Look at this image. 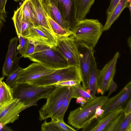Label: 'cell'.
Here are the masks:
<instances>
[{
	"mask_svg": "<svg viewBox=\"0 0 131 131\" xmlns=\"http://www.w3.org/2000/svg\"><path fill=\"white\" fill-rule=\"evenodd\" d=\"M97 19L85 18L78 21L72 35L78 47L93 50L103 31Z\"/></svg>",
	"mask_w": 131,
	"mask_h": 131,
	"instance_id": "1",
	"label": "cell"
},
{
	"mask_svg": "<svg viewBox=\"0 0 131 131\" xmlns=\"http://www.w3.org/2000/svg\"><path fill=\"white\" fill-rule=\"evenodd\" d=\"M107 96L96 97L91 101L70 111L68 122L75 128H86L95 118H98L95 114L97 108L102 107L108 100Z\"/></svg>",
	"mask_w": 131,
	"mask_h": 131,
	"instance_id": "2",
	"label": "cell"
},
{
	"mask_svg": "<svg viewBox=\"0 0 131 131\" xmlns=\"http://www.w3.org/2000/svg\"><path fill=\"white\" fill-rule=\"evenodd\" d=\"M56 88L54 85L39 86L28 83L16 84L12 87L14 98L19 99L26 108L37 106L39 100L46 99L49 94Z\"/></svg>",
	"mask_w": 131,
	"mask_h": 131,
	"instance_id": "3",
	"label": "cell"
},
{
	"mask_svg": "<svg viewBox=\"0 0 131 131\" xmlns=\"http://www.w3.org/2000/svg\"><path fill=\"white\" fill-rule=\"evenodd\" d=\"M28 58L32 61L53 69H59L69 66L57 47L36 45L34 52Z\"/></svg>",
	"mask_w": 131,
	"mask_h": 131,
	"instance_id": "4",
	"label": "cell"
},
{
	"mask_svg": "<svg viewBox=\"0 0 131 131\" xmlns=\"http://www.w3.org/2000/svg\"><path fill=\"white\" fill-rule=\"evenodd\" d=\"M67 80L75 81L81 83V77L79 66H69L56 69L28 83L37 86H45Z\"/></svg>",
	"mask_w": 131,
	"mask_h": 131,
	"instance_id": "5",
	"label": "cell"
},
{
	"mask_svg": "<svg viewBox=\"0 0 131 131\" xmlns=\"http://www.w3.org/2000/svg\"><path fill=\"white\" fill-rule=\"evenodd\" d=\"M70 88H57L49 94L46 103L39 111L40 121L54 117L62 105Z\"/></svg>",
	"mask_w": 131,
	"mask_h": 131,
	"instance_id": "6",
	"label": "cell"
},
{
	"mask_svg": "<svg viewBox=\"0 0 131 131\" xmlns=\"http://www.w3.org/2000/svg\"><path fill=\"white\" fill-rule=\"evenodd\" d=\"M57 39V48L66 60L69 65L79 66L80 52L72 35L58 37Z\"/></svg>",
	"mask_w": 131,
	"mask_h": 131,
	"instance_id": "7",
	"label": "cell"
},
{
	"mask_svg": "<svg viewBox=\"0 0 131 131\" xmlns=\"http://www.w3.org/2000/svg\"><path fill=\"white\" fill-rule=\"evenodd\" d=\"M119 57V52H116L112 59L99 70L96 91L98 94L103 95L108 90L115 74L117 62Z\"/></svg>",
	"mask_w": 131,
	"mask_h": 131,
	"instance_id": "8",
	"label": "cell"
},
{
	"mask_svg": "<svg viewBox=\"0 0 131 131\" xmlns=\"http://www.w3.org/2000/svg\"><path fill=\"white\" fill-rule=\"evenodd\" d=\"M59 9L69 30L73 31L78 22L77 0H48Z\"/></svg>",
	"mask_w": 131,
	"mask_h": 131,
	"instance_id": "9",
	"label": "cell"
},
{
	"mask_svg": "<svg viewBox=\"0 0 131 131\" xmlns=\"http://www.w3.org/2000/svg\"><path fill=\"white\" fill-rule=\"evenodd\" d=\"M24 37L36 45L57 47L56 37L37 25L31 26Z\"/></svg>",
	"mask_w": 131,
	"mask_h": 131,
	"instance_id": "10",
	"label": "cell"
},
{
	"mask_svg": "<svg viewBox=\"0 0 131 131\" xmlns=\"http://www.w3.org/2000/svg\"><path fill=\"white\" fill-rule=\"evenodd\" d=\"M56 70L47 68L38 63H33L23 69L20 72L17 79L16 84L29 83Z\"/></svg>",
	"mask_w": 131,
	"mask_h": 131,
	"instance_id": "11",
	"label": "cell"
},
{
	"mask_svg": "<svg viewBox=\"0 0 131 131\" xmlns=\"http://www.w3.org/2000/svg\"><path fill=\"white\" fill-rule=\"evenodd\" d=\"M26 108L24 104L16 98L0 107V125L4 126L19 118V114Z\"/></svg>",
	"mask_w": 131,
	"mask_h": 131,
	"instance_id": "12",
	"label": "cell"
},
{
	"mask_svg": "<svg viewBox=\"0 0 131 131\" xmlns=\"http://www.w3.org/2000/svg\"><path fill=\"white\" fill-rule=\"evenodd\" d=\"M131 82H128L116 95L108 99L102 107L104 112L99 118V120L122 106V105L130 97Z\"/></svg>",
	"mask_w": 131,
	"mask_h": 131,
	"instance_id": "13",
	"label": "cell"
},
{
	"mask_svg": "<svg viewBox=\"0 0 131 131\" xmlns=\"http://www.w3.org/2000/svg\"><path fill=\"white\" fill-rule=\"evenodd\" d=\"M18 37H14L10 40L5 61L2 67L3 76L8 77L18 67L19 60L21 57L17 56V47Z\"/></svg>",
	"mask_w": 131,
	"mask_h": 131,
	"instance_id": "14",
	"label": "cell"
},
{
	"mask_svg": "<svg viewBox=\"0 0 131 131\" xmlns=\"http://www.w3.org/2000/svg\"><path fill=\"white\" fill-rule=\"evenodd\" d=\"M29 0L35 19V25L38 26L54 35L46 18L48 15L46 9L44 0Z\"/></svg>",
	"mask_w": 131,
	"mask_h": 131,
	"instance_id": "15",
	"label": "cell"
},
{
	"mask_svg": "<svg viewBox=\"0 0 131 131\" xmlns=\"http://www.w3.org/2000/svg\"><path fill=\"white\" fill-rule=\"evenodd\" d=\"M84 49V51L82 53L80 52V54L79 67L82 86L86 90L88 87L92 57L94 54V50Z\"/></svg>",
	"mask_w": 131,
	"mask_h": 131,
	"instance_id": "16",
	"label": "cell"
},
{
	"mask_svg": "<svg viewBox=\"0 0 131 131\" xmlns=\"http://www.w3.org/2000/svg\"><path fill=\"white\" fill-rule=\"evenodd\" d=\"M127 7L129 8L130 14L131 0H120L110 15L107 18L105 23L103 26L104 31H107L110 28L122 11Z\"/></svg>",
	"mask_w": 131,
	"mask_h": 131,
	"instance_id": "17",
	"label": "cell"
},
{
	"mask_svg": "<svg viewBox=\"0 0 131 131\" xmlns=\"http://www.w3.org/2000/svg\"><path fill=\"white\" fill-rule=\"evenodd\" d=\"M99 70L97 68L93 54L92 57L88 87L86 91L94 98L96 97L95 94Z\"/></svg>",
	"mask_w": 131,
	"mask_h": 131,
	"instance_id": "18",
	"label": "cell"
},
{
	"mask_svg": "<svg viewBox=\"0 0 131 131\" xmlns=\"http://www.w3.org/2000/svg\"><path fill=\"white\" fill-rule=\"evenodd\" d=\"M44 2L48 15L62 28L70 30L68 24L63 19L60 11L57 7L54 4L49 2L48 0Z\"/></svg>",
	"mask_w": 131,
	"mask_h": 131,
	"instance_id": "19",
	"label": "cell"
},
{
	"mask_svg": "<svg viewBox=\"0 0 131 131\" xmlns=\"http://www.w3.org/2000/svg\"><path fill=\"white\" fill-rule=\"evenodd\" d=\"M121 106L117 110L111 113L98 121V123L90 130L91 131H104L111 121L116 117L122 111Z\"/></svg>",
	"mask_w": 131,
	"mask_h": 131,
	"instance_id": "20",
	"label": "cell"
},
{
	"mask_svg": "<svg viewBox=\"0 0 131 131\" xmlns=\"http://www.w3.org/2000/svg\"><path fill=\"white\" fill-rule=\"evenodd\" d=\"M95 0H77V18L79 21L86 18Z\"/></svg>",
	"mask_w": 131,
	"mask_h": 131,
	"instance_id": "21",
	"label": "cell"
},
{
	"mask_svg": "<svg viewBox=\"0 0 131 131\" xmlns=\"http://www.w3.org/2000/svg\"><path fill=\"white\" fill-rule=\"evenodd\" d=\"M12 88L5 82L2 81L0 83V107L14 99Z\"/></svg>",
	"mask_w": 131,
	"mask_h": 131,
	"instance_id": "22",
	"label": "cell"
},
{
	"mask_svg": "<svg viewBox=\"0 0 131 131\" xmlns=\"http://www.w3.org/2000/svg\"><path fill=\"white\" fill-rule=\"evenodd\" d=\"M54 35L57 38L68 37L72 35L73 32L62 28L48 15L46 17Z\"/></svg>",
	"mask_w": 131,
	"mask_h": 131,
	"instance_id": "23",
	"label": "cell"
},
{
	"mask_svg": "<svg viewBox=\"0 0 131 131\" xmlns=\"http://www.w3.org/2000/svg\"><path fill=\"white\" fill-rule=\"evenodd\" d=\"M71 87L72 92V98L77 99L79 97H81L84 99L87 102L94 99L81 86L80 84Z\"/></svg>",
	"mask_w": 131,
	"mask_h": 131,
	"instance_id": "24",
	"label": "cell"
},
{
	"mask_svg": "<svg viewBox=\"0 0 131 131\" xmlns=\"http://www.w3.org/2000/svg\"><path fill=\"white\" fill-rule=\"evenodd\" d=\"M72 92L71 87L68 93L59 110L54 117L51 119H54L56 120L64 121L63 118L65 114L72 99Z\"/></svg>",
	"mask_w": 131,
	"mask_h": 131,
	"instance_id": "25",
	"label": "cell"
},
{
	"mask_svg": "<svg viewBox=\"0 0 131 131\" xmlns=\"http://www.w3.org/2000/svg\"><path fill=\"white\" fill-rule=\"evenodd\" d=\"M115 131H131V112L124 115Z\"/></svg>",
	"mask_w": 131,
	"mask_h": 131,
	"instance_id": "26",
	"label": "cell"
},
{
	"mask_svg": "<svg viewBox=\"0 0 131 131\" xmlns=\"http://www.w3.org/2000/svg\"><path fill=\"white\" fill-rule=\"evenodd\" d=\"M41 131H62L57 122L56 120L52 119L48 122L46 120L42 124L41 126Z\"/></svg>",
	"mask_w": 131,
	"mask_h": 131,
	"instance_id": "27",
	"label": "cell"
},
{
	"mask_svg": "<svg viewBox=\"0 0 131 131\" xmlns=\"http://www.w3.org/2000/svg\"><path fill=\"white\" fill-rule=\"evenodd\" d=\"M23 69L20 66H18L14 71L8 76L5 82L6 84L11 88L13 86L16 84L18 75Z\"/></svg>",
	"mask_w": 131,
	"mask_h": 131,
	"instance_id": "28",
	"label": "cell"
},
{
	"mask_svg": "<svg viewBox=\"0 0 131 131\" xmlns=\"http://www.w3.org/2000/svg\"><path fill=\"white\" fill-rule=\"evenodd\" d=\"M124 116L122 111L105 128L103 131H115Z\"/></svg>",
	"mask_w": 131,
	"mask_h": 131,
	"instance_id": "29",
	"label": "cell"
},
{
	"mask_svg": "<svg viewBox=\"0 0 131 131\" xmlns=\"http://www.w3.org/2000/svg\"><path fill=\"white\" fill-rule=\"evenodd\" d=\"M18 37L19 41V44L17 46V50L18 51V53H19L21 55V57L26 50L29 40L21 35L18 36Z\"/></svg>",
	"mask_w": 131,
	"mask_h": 131,
	"instance_id": "30",
	"label": "cell"
},
{
	"mask_svg": "<svg viewBox=\"0 0 131 131\" xmlns=\"http://www.w3.org/2000/svg\"><path fill=\"white\" fill-rule=\"evenodd\" d=\"M36 44L34 42L29 40V42L26 50L21 57L28 58L34 52L36 46Z\"/></svg>",
	"mask_w": 131,
	"mask_h": 131,
	"instance_id": "31",
	"label": "cell"
},
{
	"mask_svg": "<svg viewBox=\"0 0 131 131\" xmlns=\"http://www.w3.org/2000/svg\"><path fill=\"white\" fill-rule=\"evenodd\" d=\"M80 84L78 82L73 80H67L57 83L54 85L56 88L71 87Z\"/></svg>",
	"mask_w": 131,
	"mask_h": 131,
	"instance_id": "32",
	"label": "cell"
},
{
	"mask_svg": "<svg viewBox=\"0 0 131 131\" xmlns=\"http://www.w3.org/2000/svg\"><path fill=\"white\" fill-rule=\"evenodd\" d=\"M57 122L62 131H75L74 129L66 124L64 121L56 120Z\"/></svg>",
	"mask_w": 131,
	"mask_h": 131,
	"instance_id": "33",
	"label": "cell"
},
{
	"mask_svg": "<svg viewBox=\"0 0 131 131\" xmlns=\"http://www.w3.org/2000/svg\"><path fill=\"white\" fill-rule=\"evenodd\" d=\"M120 0H111L109 7L106 11L107 17L111 15L112 12Z\"/></svg>",
	"mask_w": 131,
	"mask_h": 131,
	"instance_id": "34",
	"label": "cell"
},
{
	"mask_svg": "<svg viewBox=\"0 0 131 131\" xmlns=\"http://www.w3.org/2000/svg\"><path fill=\"white\" fill-rule=\"evenodd\" d=\"M7 0H0V16L5 18L6 14L5 9Z\"/></svg>",
	"mask_w": 131,
	"mask_h": 131,
	"instance_id": "35",
	"label": "cell"
},
{
	"mask_svg": "<svg viewBox=\"0 0 131 131\" xmlns=\"http://www.w3.org/2000/svg\"><path fill=\"white\" fill-rule=\"evenodd\" d=\"M117 88V86L116 83L112 80L108 90L109 91L107 96L108 98L115 91Z\"/></svg>",
	"mask_w": 131,
	"mask_h": 131,
	"instance_id": "36",
	"label": "cell"
},
{
	"mask_svg": "<svg viewBox=\"0 0 131 131\" xmlns=\"http://www.w3.org/2000/svg\"><path fill=\"white\" fill-rule=\"evenodd\" d=\"M123 111L124 112V115L131 112V97H130L125 108L124 109L123 108Z\"/></svg>",
	"mask_w": 131,
	"mask_h": 131,
	"instance_id": "37",
	"label": "cell"
},
{
	"mask_svg": "<svg viewBox=\"0 0 131 131\" xmlns=\"http://www.w3.org/2000/svg\"><path fill=\"white\" fill-rule=\"evenodd\" d=\"M76 103L80 104L81 106H83L87 102L84 99L81 97H79L77 98Z\"/></svg>",
	"mask_w": 131,
	"mask_h": 131,
	"instance_id": "38",
	"label": "cell"
},
{
	"mask_svg": "<svg viewBox=\"0 0 131 131\" xmlns=\"http://www.w3.org/2000/svg\"><path fill=\"white\" fill-rule=\"evenodd\" d=\"M0 131H12V130L6 125L3 126L0 125Z\"/></svg>",
	"mask_w": 131,
	"mask_h": 131,
	"instance_id": "39",
	"label": "cell"
},
{
	"mask_svg": "<svg viewBox=\"0 0 131 131\" xmlns=\"http://www.w3.org/2000/svg\"><path fill=\"white\" fill-rule=\"evenodd\" d=\"M5 21L0 19V32L1 31V29L3 26V22H4Z\"/></svg>",
	"mask_w": 131,
	"mask_h": 131,
	"instance_id": "40",
	"label": "cell"
},
{
	"mask_svg": "<svg viewBox=\"0 0 131 131\" xmlns=\"http://www.w3.org/2000/svg\"><path fill=\"white\" fill-rule=\"evenodd\" d=\"M129 46V47L130 50L131 49V37H130L127 40Z\"/></svg>",
	"mask_w": 131,
	"mask_h": 131,
	"instance_id": "41",
	"label": "cell"
},
{
	"mask_svg": "<svg viewBox=\"0 0 131 131\" xmlns=\"http://www.w3.org/2000/svg\"><path fill=\"white\" fill-rule=\"evenodd\" d=\"M4 77H0V83L2 81V80L4 79Z\"/></svg>",
	"mask_w": 131,
	"mask_h": 131,
	"instance_id": "42",
	"label": "cell"
},
{
	"mask_svg": "<svg viewBox=\"0 0 131 131\" xmlns=\"http://www.w3.org/2000/svg\"><path fill=\"white\" fill-rule=\"evenodd\" d=\"M0 19H3V20H5V18L2 17L0 16Z\"/></svg>",
	"mask_w": 131,
	"mask_h": 131,
	"instance_id": "43",
	"label": "cell"
},
{
	"mask_svg": "<svg viewBox=\"0 0 131 131\" xmlns=\"http://www.w3.org/2000/svg\"><path fill=\"white\" fill-rule=\"evenodd\" d=\"M15 1H16V2H18V1H21V0H14Z\"/></svg>",
	"mask_w": 131,
	"mask_h": 131,
	"instance_id": "44",
	"label": "cell"
},
{
	"mask_svg": "<svg viewBox=\"0 0 131 131\" xmlns=\"http://www.w3.org/2000/svg\"><path fill=\"white\" fill-rule=\"evenodd\" d=\"M44 1H48V0H43Z\"/></svg>",
	"mask_w": 131,
	"mask_h": 131,
	"instance_id": "45",
	"label": "cell"
},
{
	"mask_svg": "<svg viewBox=\"0 0 131 131\" xmlns=\"http://www.w3.org/2000/svg\"></svg>",
	"mask_w": 131,
	"mask_h": 131,
	"instance_id": "46",
	"label": "cell"
}]
</instances>
